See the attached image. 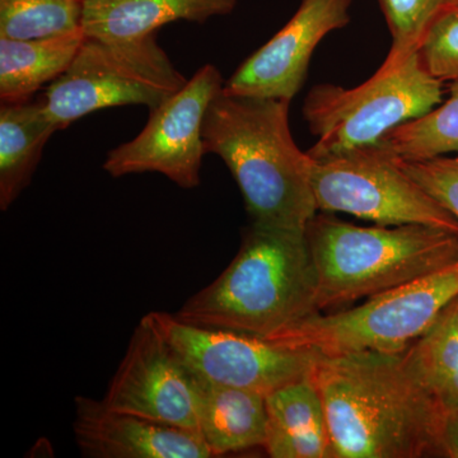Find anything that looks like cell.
Here are the masks:
<instances>
[{
    "instance_id": "cell-1",
    "label": "cell",
    "mask_w": 458,
    "mask_h": 458,
    "mask_svg": "<svg viewBox=\"0 0 458 458\" xmlns=\"http://www.w3.org/2000/svg\"><path fill=\"white\" fill-rule=\"evenodd\" d=\"M311 377L324 401L335 458L442 457L448 411L405 352L318 357Z\"/></svg>"
},
{
    "instance_id": "cell-2",
    "label": "cell",
    "mask_w": 458,
    "mask_h": 458,
    "mask_svg": "<svg viewBox=\"0 0 458 458\" xmlns=\"http://www.w3.org/2000/svg\"><path fill=\"white\" fill-rule=\"evenodd\" d=\"M286 99L222 90L205 114V153L221 157L242 192L251 223L306 232L318 212L315 159L298 148Z\"/></svg>"
},
{
    "instance_id": "cell-3",
    "label": "cell",
    "mask_w": 458,
    "mask_h": 458,
    "mask_svg": "<svg viewBox=\"0 0 458 458\" xmlns=\"http://www.w3.org/2000/svg\"><path fill=\"white\" fill-rule=\"evenodd\" d=\"M306 232L251 223L233 260L190 297L180 321L264 337L319 313Z\"/></svg>"
},
{
    "instance_id": "cell-4",
    "label": "cell",
    "mask_w": 458,
    "mask_h": 458,
    "mask_svg": "<svg viewBox=\"0 0 458 458\" xmlns=\"http://www.w3.org/2000/svg\"><path fill=\"white\" fill-rule=\"evenodd\" d=\"M319 312L426 276L458 260V233L423 225L360 227L316 213L306 228Z\"/></svg>"
},
{
    "instance_id": "cell-5",
    "label": "cell",
    "mask_w": 458,
    "mask_h": 458,
    "mask_svg": "<svg viewBox=\"0 0 458 458\" xmlns=\"http://www.w3.org/2000/svg\"><path fill=\"white\" fill-rule=\"evenodd\" d=\"M458 298V260L406 284L372 295L360 306L322 312L264 340L280 348L336 357L351 352L397 354L424 335Z\"/></svg>"
},
{
    "instance_id": "cell-6",
    "label": "cell",
    "mask_w": 458,
    "mask_h": 458,
    "mask_svg": "<svg viewBox=\"0 0 458 458\" xmlns=\"http://www.w3.org/2000/svg\"><path fill=\"white\" fill-rule=\"evenodd\" d=\"M443 84L424 68L418 53L393 68L379 66L369 81L352 89L316 84L302 110L316 137L307 153L322 159L379 143L401 123L441 104Z\"/></svg>"
},
{
    "instance_id": "cell-7",
    "label": "cell",
    "mask_w": 458,
    "mask_h": 458,
    "mask_svg": "<svg viewBox=\"0 0 458 458\" xmlns=\"http://www.w3.org/2000/svg\"><path fill=\"white\" fill-rule=\"evenodd\" d=\"M188 81L157 41V33L134 41L86 38L65 73L38 98L59 131L102 108L161 106Z\"/></svg>"
},
{
    "instance_id": "cell-8",
    "label": "cell",
    "mask_w": 458,
    "mask_h": 458,
    "mask_svg": "<svg viewBox=\"0 0 458 458\" xmlns=\"http://www.w3.org/2000/svg\"><path fill=\"white\" fill-rule=\"evenodd\" d=\"M313 192L318 212L352 214L378 225H423L458 233L457 219L379 143L315 159Z\"/></svg>"
},
{
    "instance_id": "cell-9",
    "label": "cell",
    "mask_w": 458,
    "mask_h": 458,
    "mask_svg": "<svg viewBox=\"0 0 458 458\" xmlns=\"http://www.w3.org/2000/svg\"><path fill=\"white\" fill-rule=\"evenodd\" d=\"M146 316L190 370L213 384L264 396L311 375L319 357L280 348L261 337L195 327L167 312Z\"/></svg>"
},
{
    "instance_id": "cell-10",
    "label": "cell",
    "mask_w": 458,
    "mask_h": 458,
    "mask_svg": "<svg viewBox=\"0 0 458 458\" xmlns=\"http://www.w3.org/2000/svg\"><path fill=\"white\" fill-rule=\"evenodd\" d=\"M225 83L216 66L199 69L179 92L149 111L147 125L134 140L108 152L104 170L113 177L158 172L180 188H198L207 155L205 114Z\"/></svg>"
},
{
    "instance_id": "cell-11",
    "label": "cell",
    "mask_w": 458,
    "mask_h": 458,
    "mask_svg": "<svg viewBox=\"0 0 458 458\" xmlns=\"http://www.w3.org/2000/svg\"><path fill=\"white\" fill-rule=\"evenodd\" d=\"M102 401L114 411L199 433L191 370L147 316L132 333Z\"/></svg>"
},
{
    "instance_id": "cell-12",
    "label": "cell",
    "mask_w": 458,
    "mask_h": 458,
    "mask_svg": "<svg viewBox=\"0 0 458 458\" xmlns=\"http://www.w3.org/2000/svg\"><path fill=\"white\" fill-rule=\"evenodd\" d=\"M352 4V0H301L289 22L238 66L223 90L292 102L306 82L319 42L351 22Z\"/></svg>"
},
{
    "instance_id": "cell-13",
    "label": "cell",
    "mask_w": 458,
    "mask_h": 458,
    "mask_svg": "<svg viewBox=\"0 0 458 458\" xmlns=\"http://www.w3.org/2000/svg\"><path fill=\"white\" fill-rule=\"evenodd\" d=\"M74 436L87 458H210L192 430L114 411L102 400L75 399Z\"/></svg>"
},
{
    "instance_id": "cell-14",
    "label": "cell",
    "mask_w": 458,
    "mask_h": 458,
    "mask_svg": "<svg viewBox=\"0 0 458 458\" xmlns=\"http://www.w3.org/2000/svg\"><path fill=\"white\" fill-rule=\"evenodd\" d=\"M240 0H83L86 38L134 41L177 21L205 23L227 16Z\"/></svg>"
},
{
    "instance_id": "cell-15",
    "label": "cell",
    "mask_w": 458,
    "mask_h": 458,
    "mask_svg": "<svg viewBox=\"0 0 458 458\" xmlns=\"http://www.w3.org/2000/svg\"><path fill=\"white\" fill-rule=\"evenodd\" d=\"M267 436L273 458H335L324 401L311 375L267 396Z\"/></svg>"
},
{
    "instance_id": "cell-16",
    "label": "cell",
    "mask_w": 458,
    "mask_h": 458,
    "mask_svg": "<svg viewBox=\"0 0 458 458\" xmlns=\"http://www.w3.org/2000/svg\"><path fill=\"white\" fill-rule=\"evenodd\" d=\"M199 433L213 457L264 447L267 436V396L208 381L192 372Z\"/></svg>"
},
{
    "instance_id": "cell-17",
    "label": "cell",
    "mask_w": 458,
    "mask_h": 458,
    "mask_svg": "<svg viewBox=\"0 0 458 458\" xmlns=\"http://www.w3.org/2000/svg\"><path fill=\"white\" fill-rule=\"evenodd\" d=\"M59 128L41 102H2L0 106V209L8 210L31 182L42 150Z\"/></svg>"
},
{
    "instance_id": "cell-18",
    "label": "cell",
    "mask_w": 458,
    "mask_h": 458,
    "mask_svg": "<svg viewBox=\"0 0 458 458\" xmlns=\"http://www.w3.org/2000/svg\"><path fill=\"white\" fill-rule=\"evenodd\" d=\"M86 40L82 31L38 40L0 38V98L30 101L45 84L65 73Z\"/></svg>"
},
{
    "instance_id": "cell-19",
    "label": "cell",
    "mask_w": 458,
    "mask_h": 458,
    "mask_svg": "<svg viewBox=\"0 0 458 458\" xmlns=\"http://www.w3.org/2000/svg\"><path fill=\"white\" fill-rule=\"evenodd\" d=\"M454 301L445 307L433 327L405 351L419 378L447 411L458 409V330Z\"/></svg>"
},
{
    "instance_id": "cell-20",
    "label": "cell",
    "mask_w": 458,
    "mask_h": 458,
    "mask_svg": "<svg viewBox=\"0 0 458 458\" xmlns=\"http://www.w3.org/2000/svg\"><path fill=\"white\" fill-rule=\"evenodd\" d=\"M450 90L445 102L388 131L379 144L403 159L458 155V83Z\"/></svg>"
},
{
    "instance_id": "cell-21",
    "label": "cell",
    "mask_w": 458,
    "mask_h": 458,
    "mask_svg": "<svg viewBox=\"0 0 458 458\" xmlns=\"http://www.w3.org/2000/svg\"><path fill=\"white\" fill-rule=\"evenodd\" d=\"M83 0H0V38L38 40L82 31Z\"/></svg>"
},
{
    "instance_id": "cell-22",
    "label": "cell",
    "mask_w": 458,
    "mask_h": 458,
    "mask_svg": "<svg viewBox=\"0 0 458 458\" xmlns=\"http://www.w3.org/2000/svg\"><path fill=\"white\" fill-rule=\"evenodd\" d=\"M390 30L391 49L381 66L393 68L418 53L445 0H378Z\"/></svg>"
},
{
    "instance_id": "cell-23",
    "label": "cell",
    "mask_w": 458,
    "mask_h": 458,
    "mask_svg": "<svg viewBox=\"0 0 458 458\" xmlns=\"http://www.w3.org/2000/svg\"><path fill=\"white\" fill-rule=\"evenodd\" d=\"M421 64L442 83H458V5H443L418 49Z\"/></svg>"
},
{
    "instance_id": "cell-24",
    "label": "cell",
    "mask_w": 458,
    "mask_h": 458,
    "mask_svg": "<svg viewBox=\"0 0 458 458\" xmlns=\"http://www.w3.org/2000/svg\"><path fill=\"white\" fill-rule=\"evenodd\" d=\"M400 167L458 221V155L403 159Z\"/></svg>"
},
{
    "instance_id": "cell-25",
    "label": "cell",
    "mask_w": 458,
    "mask_h": 458,
    "mask_svg": "<svg viewBox=\"0 0 458 458\" xmlns=\"http://www.w3.org/2000/svg\"><path fill=\"white\" fill-rule=\"evenodd\" d=\"M442 457L458 458V409L447 412L443 424Z\"/></svg>"
},
{
    "instance_id": "cell-26",
    "label": "cell",
    "mask_w": 458,
    "mask_h": 458,
    "mask_svg": "<svg viewBox=\"0 0 458 458\" xmlns=\"http://www.w3.org/2000/svg\"><path fill=\"white\" fill-rule=\"evenodd\" d=\"M454 319H456V327L458 330V298L454 301Z\"/></svg>"
},
{
    "instance_id": "cell-27",
    "label": "cell",
    "mask_w": 458,
    "mask_h": 458,
    "mask_svg": "<svg viewBox=\"0 0 458 458\" xmlns=\"http://www.w3.org/2000/svg\"><path fill=\"white\" fill-rule=\"evenodd\" d=\"M458 5V0H445V5Z\"/></svg>"
}]
</instances>
